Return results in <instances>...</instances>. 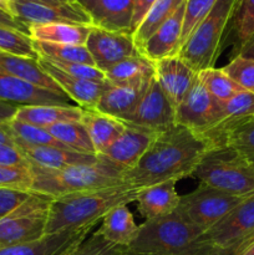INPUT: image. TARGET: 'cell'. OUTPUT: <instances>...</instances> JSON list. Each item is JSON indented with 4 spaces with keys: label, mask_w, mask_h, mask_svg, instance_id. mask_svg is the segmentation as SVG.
<instances>
[{
    "label": "cell",
    "mask_w": 254,
    "mask_h": 255,
    "mask_svg": "<svg viewBox=\"0 0 254 255\" xmlns=\"http://www.w3.org/2000/svg\"><path fill=\"white\" fill-rule=\"evenodd\" d=\"M211 149L203 136L174 125L157 133L138 163L125 172L124 182L137 191L171 179L178 182L193 176L199 162Z\"/></svg>",
    "instance_id": "cell-1"
},
{
    "label": "cell",
    "mask_w": 254,
    "mask_h": 255,
    "mask_svg": "<svg viewBox=\"0 0 254 255\" xmlns=\"http://www.w3.org/2000/svg\"><path fill=\"white\" fill-rule=\"evenodd\" d=\"M136 192L137 189L125 183L52 198L45 234L99 223L115 207L134 202Z\"/></svg>",
    "instance_id": "cell-2"
},
{
    "label": "cell",
    "mask_w": 254,
    "mask_h": 255,
    "mask_svg": "<svg viewBox=\"0 0 254 255\" xmlns=\"http://www.w3.org/2000/svg\"><path fill=\"white\" fill-rule=\"evenodd\" d=\"M32 174L31 192L51 198L125 184V169L101 156V161L62 169H50L30 164Z\"/></svg>",
    "instance_id": "cell-3"
},
{
    "label": "cell",
    "mask_w": 254,
    "mask_h": 255,
    "mask_svg": "<svg viewBox=\"0 0 254 255\" xmlns=\"http://www.w3.org/2000/svg\"><path fill=\"white\" fill-rule=\"evenodd\" d=\"M204 232L178 214L144 221L127 253L132 255H201L198 244Z\"/></svg>",
    "instance_id": "cell-4"
},
{
    "label": "cell",
    "mask_w": 254,
    "mask_h": 255,
    "mask_svg": "<svg viewBox=\"0 0 254 255\" xmlns=\"http://www.w3.org/2000/svg\"><path fill=\"white\" fill-rule=\"evenodd\" d=\"M241 0H218L182 45L178 56L196 72L214 67L227 35L232 31Z\"/></svg>",
    "instance_id": "cell-5"
},
{
    "label": "cell",
    "mask_w": 254,
    "mask_h": 255,
    "mask_svg": "<svg viewBox=\"0 0 254 255\" xmlns=\"http://www.w3.org/2000/svg\"><path fill=\"white\" fill-rule=\"evenodd\" d=\"M193 177L199 183L232 196H254V164L227 147L207 152Z\"/></svg>",
    "instance_id": "cell-6"
},
{
    "label": "cell",
    "mask_w": 254,
    "mask_h": 255,
    "mask_svg": "<svg viewBox=\"0 0 254 255\" xmlns=\"http://www.w3.org/2000/svg\"><path fill=\"white\" fill-rule=\"evenodd\" d=\"M247 198L199 183L198 188L181 197L176 213L183 221L206 232Z\"/></svg>",
    "instance_id": "cell-7"
},
{
    "label": "cell",
    "mask_w": 254,
    "mask_h": 255,
    "mask_svg": "<svg viewBox=\"0 0 254 255\" xmlns=\"http://www.w3.org/2000/svg\"><path fill=\"white\" fill-rule=\"evenodd\" d=\"M51 201V197L32 192L16 211L0 221V251L41 238Z\"/></svg>",
    "instance_id": "cell-8"
},
{
    "label": "cell",
    "mask_w": 254,
    "mask_h": 255,
    "mask_svg": "<svg viewBox=\"0 0 254 255\" xmlns=\"http://www.w3.org/2000/svg\"><path fill=\"white\" fill-rule=\"evenodd\" d=\"M85 46L89 50L95 66L104 72L138 52L131 32L110 31L95 26H91Z\"/></svg>",
    "instance_id": "cell-9"
},
{
    "label": "cell",
    "mask_w": 254,
    "mask_h": 255,
    "mask_svg": "<svg viewBox=\"0 0 254 255\" xmlns=\"http://www.w3.org/2000/svg\"><path fill=\"white\" fill-rule=\"evenodd\" d=\"M218 110L219 101L212 97L197 76L193 86L176 109V125L203 136L216 122Z\"/></svg>",
    "instance_id": "cell-10"
},
{
    "label": "cell",
    "mask_w": 254,
    "mask_h": 255,
    "mask_svg": "<svg viewBox=\"0 0 254 255\" xmlns=\"http://www.w3.org/2000/svg\"><path fill=\"white\" fill-rule=\"evenodd\" d=\"M125 122L157 133L176 125V109L163 94L154 76L137 109Z\"/></svg>",
    "instance_id": "cell-11"
},
{
    "label": "cell",
    "mask_w": 254,
    "mask_h": 255,
    "mask_svg": "<svg viewBox=\"0 0 254 255\" xmlns=\"http://www.w3.org/2000/svg\"><path fill=\"white\" fill-rule=\"evenodd\" d=\"M101 222L81 228L66 229L57 233L44 234L41 238L29 243L19 244L0 251V255H62L84 242L96 231Z\"/></svg>",
    "instance_id": "cell-12"
},
{
    "label": "cell",
    "mask_w": 254,
    "mask_h": 255,
    "mask_svg": "<svg viewBox=\"0 0 254 255\" xmlns=\"http://www.w3.org/2000/svg\"><path fill=\"white\" fill-rule=\"evenodd\" d=\"M154 80L174 109L178 107L197 80V72L178 55L154 62Z\"/></svg>",
    "instance_id": "cell-13"
},
{
    "label": "cell",
    "mask_w": 254,
    "mask_h": 255,
    "mask_svg": "<svg viewBox=\"0 0 254 255\" xmlns=\"http://www.w3.org/2000/svg\"><path fill=\"white\" fill-rule=\"evenodd\" d=\"M156 136L157 132L126 124L124 132L101 156L124 168L126 172L138 163Z\"/></svg>",
    "instance_id": "cell-14"
},
{
    "label": "cell",
    "mask_w": 254,
    "mask_h": 255,
    "mask_svg": "<svg viewBox=\"0 0 254 255\" xmlns=\"http://www.w3.org/2000/svg\"><path fill=\"white\" fill-rule=\"evenodd\" d=\"M0 101L15 106L62 105L72 106V101L64 95L55 94L17 77L0 72Z\"/></svg>",
    "instance_id": "cell-15"
},
{
    "label": "cell",
    "mask_w": 254,
    "mask_h": 255,
    "mask_svg": "<svg viewBox=\"0 0 254 255\" xmlns=\"http://www.w3.org/2000/svg\"><path fill=\"white\" fill-rule=\"evenodd\" d=\"M89 15L91 26L131 32L134 0H75ZM132 34V32H131Z\"/></svg>",
    "instance_id": "cell-16"
},
{
    "label": "cell",
    "mask_w": 254,
    "mask_h": 255,
    "mask_svg": "<svg viewBox=\"0 0 254 255\" xmlns=\"http://www.w3.org/2000/svg\"><path fill=\"white\" fill-rule=\"evenodd\" d=\"M37 62H39L40 67L59 85L65 95H67L69 99L82 110H94L100 97L102 96L104 91L110 85L107 81L95 82L65 74L42 57H39Z\"/></svg>",
    "instance_id": "cell-17"
},
{
    "label": "cell",
    "mask_w": 254,
    "mask_h": 255,
    "mask_svg": "<svg viewBox=\"0 0 254 255\" xmlns=\"http://www.w3.org/2000/svg\"><path fill=\"white\" fill-rule=\"evenodd\" d=\"M12 15L15 19L21 21L26 26L35 24H52V22L91 25L89 15L77 5L76 1L61 7L15 1Z\"/></svg>",
    "instance_id": "cell-18"
},
{
    "label": "cell",
    "mask_w": 254,
    "mask_h": 255,
    "mask_svg": "<svg viewBox=\"0 0 254 255\" xmlns=\"http://www.w3.org/2000/svg\"><path fill=\"white\" fill-rule=\"evenodd\" d=\"M149 81L151 79L133 84L109 85L95 110L125 122L141 102Z\"/></svg>",
    "instance_id": "cell-19"
},
{
    "label": "cell",
    "mask_w": 254,
    "mask_h": 255,
    "mask_svg": "<svg viewBox=\"0 0 254 255\" xmlns=\"http://www.w3.org/2000/svg\"><path fill=\"white\" fill-rule=\"evenodd\" d=\"M184 9L186 0L183 4L174 11V14L158 27L156 32L144 42L139 54L154 62L164 57L177 55L181 47L182 30H183Z\"/></svg>",
    "instance_id": "cell-20"
},
{
    "label": "cell",
    "mask_w": 254,
    "mask_h": 255,
    "mask_svg": "<svg viewBox=\"0 0 254 255\" xmlns=\"http://www.w3.org/2000/svg\"><path fill=\"white\" fill-rule=\"evenodd\" d=\"M176 183L177 181L171 179L136 192L134 202L137 203V209L146 221L162 218L176 212L181 199L176 191Z\"/></svg>",
    "instance_id": "cell-21"
},
{
    "label": "cell",
    "mask_w": 254,
    "mask_h": 255,
    "mask_svg": "<svg viewBox=\"0 0 254 255\" xmlns=\"http://www.w3.org/2000/svg\"><path fill=\"white\" fill-rule=\"evenodd\" d=\"M30 164L50 169H62L80 164H92L101 161L99 154L81 153L57 147H25L16 146Z\"/></svg>",
    "instance_id": "cell-22"
},
{
    "label": "cell",
    "mask_w": 254,
    "mask_h": 255,
    "mask_svg": "<svg viewBox=\"0 0 254 255\" xmlns=\"http://www.w3.org/2000/svg\"><path fill=\"white\" fill-rule=\"evenodd\" d=\"M139 226L134 222L133 214L128 209L127 204L112 208L102 218L97 232L109 243L115 246L128 248L138 234Z\"/></svg>",
    "instance_id": "cell-23"
},
{
    "label": "cell",
    "mask_w": 254,
    "mask_h": 255,
    "mask_svg": "<svg viewBox=\"0 0 254 255\" xmlns=\"http://www.w3.org/2000/svg\"><path fill=\"white\" fill-rule=\"evenodd\" d=\"M0 72L21 79L30 84L55 92V94L67 96L60 89L59 85L40 67L37 60L0 52Z\"/></svg>",
    "instance_id": "cell-24"
},
{
    "label": "cell",
    "mask_w": 254,
    "mask_h": 255,
    "mask_svg": "<svg viewBox=\"0 0 254 255\" xmlns=\"http://www.w3.org/2000/svg\"><path fill=\"white\" fill-rule=\"evenodd\" d=\"M81 124L86 128L96 154L101 156L112 142L124 132L126 124L121 120L99 112L97 110H84Z\"/></svg>",
    "instance_id": "cell-25"
},
{
    "label": "cell",
    "mask_w": 254,
    "mask_h": 255,
    "mask_svg": "<svg viewBox=\"0 0 254 255\" xmlns=\"http://www.w3.org/2000/svg\"><path fill=\"white\" fill-rule=\"evenodd\" d=\"M84 110L77 105H40V106H19L14 119L34 126L46 127L60 122H81Z\"/></svg>",
    "instance_id": "cell-26"
},
{
    "label": "cell",
    "mask_w": 254,
    "mask_h": 255,
    "mask_svg": "<svg viewBox=\"0 0 254 255\" xmlns=\"http://www.w3.org/2000/svg\"><path fill=\"white\" fill-rule=\"evenodd\" d=\"M91 31V25L52 24L29 25V35L35 41L52 42V44L85 45Z\"/></svg>",
    "instance_id": "cell-27"
},
{
    "label": "cell",
    "mask_w": 254,
    "mask_h": 255,
    "mask_svg": "<svg viewBox=\"0 0 254 255\" xmlns=\"http://www.w3.org/2000/svg\"><path fill=\"white\" fill-rule=\"evenodd\" d=\"M105 76L110 85H126L144 81L154 76V64L137 52L114 65L105 72Z\"/></svg>",
    "instance_id": "cell-28"
},
{
    "label": "cell",
    "mask_w": 254,
    "mask_h": 255,
    "mask_svg": "<svg viewBox=\"0 0 254 255\" xmlns=\"http://www.w3.org/2000/svg\"><path fill=\"white\" fill-rule=\"evenodd\" d=\"M184 2V0H157L151 7L144 19L133 32V40L137 50L142 49L144 42L158 30L164 21L174 14L177 9Z\"/></svg>",
    "instance_id": "cell-29"
},
{
    "label": "cell",
    "mask_w": 254,
    "mask_h": 255,
    "mask_svg": "<svg viewBox=\"0 0 254 255\" xmlns=\"http://www.w3.org/2000/svg\"><path fill=\"white\" fill-rule=\"evenodd\" d=\"M5 127L11 134L15 146L25 147H57V148H67L60 143L56 138L51 136L45 128L26 122L11 119L5 122ZM69 149V148H67Z\"/></svg>",
    "instance_id": "cell-30"
},
{
    "label": "cell",
    "mask_w": 254,
    "mask_h": 255,
    "mask_svg": "<svg viewBox=\"0 0 254 255\" xmlns=\"http://www.w3.org/2000/svg\"><path fill=\"white\" fill-rule=\"evenodd\" d=\"M45 129L71 151L96 154L91 138L81 122H60Z\"/></svg>",
    "instance_id": "cell-31"
},
{
    "label": "cell",
    "mask_w": 254,
    "mask_h": 255,
    "mask_svg": "<svg viewBox=\"0 0 254 255\" xmlns=\"http://www.w3.org/2000/svg\"><path fill=\"white\" fill-rule=\"evenodd\" d=\"M32 44H34V49L39 57L55 60V61L94 65V60L85 45L52 44V42L35 41V40H32Z\"/></svg>",
    "instance_id": "cell-32"
},
{
    "label": "cell",
    "mask_w": 254,
    "mask_h": 255,
    "mask_svg": "<svg viewBox=\"0 0 254 255\" xmlns=\"http://www.w3.org/2000/svg\"><path fill=\"white\" fill-rule=\"evenodd\" d=\"M197 76L212 97L221 102L227 101L239 92L244 91L222 69L209 67L197 72Z\"/></svg>",
    "instance_id": "cell-33"
},
{
    "label": "cell",
    "mask_w": 254,
    "mask_h": 255,
    "mask_svg": "<svg viewBox=\"0 0 254 255\" xmlns=\"http://www.w3.org/2000/svg\"><path fill=\"white\" fill-rule=\"evenodd\" d=\"M222 147H227L254 164V117L234 126L227 132Z\"/></svg>",
    "instance_id": "cell-34"
},
{
    "label": "cell",
    "mask_w": 254,
    "mask_h": 255,
    "mask_svg": "<svg viewBox=\"0 0 254 255\" xmlns=\"http://www.w3.org/2000/svg\"><path fill=\"white\" fill-rule=\"evenodd\" d=\"M0 52L27 59H39L29 35L4 26H0Z\"/></svg>",
    "instance_id": "cell-35"
},
{
    "label": "cell",
    "mask_w": 254,
    "mask_h": 255,
    "mask_svg": "<svg viewBox=\"0 0 254 255\" xmlns=\"http://www.w3.org/2000/svg\"><path fill=\"white\" fill-rule=\"evenodd\" d=\"M126 252L127 248L109 243L96 229L79 246L62 255H125Z\"/></svg>",
    "instance_id": "cell-36"
},
{
    "label": "cell",
    "mask_w": 254,
    "mask_h": 255,
    "mask_svg": "<svg viewBox=\"0 0 254 255\" xmlns=\"http://www.w3.org/2000/svg\"><path fill=\"white\" fill-rule=\"evenodd\" d=\"M236 50L254 34V0H241L232 24Z\"/></svg>",
    "instance_id": "cell-37"
},
{
    "label": "cell",
    "mask_w": 254,
    "mask_h": 255,
    "mask_svg": "<svg viewBox=\"0 0 254 255\" xmlns=\"http://www.w3.org/2000/svg\"><path fill=\"white\" fill-rule=\"evenodd\" d=\"M222 70L244 91L254 95V60L237 55Z\"/></svg>",
    "instance_id": "cell-38"
},
{
    "label": "cell",
    "mask_w": 254,
    "mask_h": 255,
    "mask_svg": "<svg viewBox=\"0 0 254 255\" xmlns=\"http://www.w3.org/2000/svg\"><path fill=\"white\" fill-rule=\"evenodd\" d=\"M218 0H186V9H184L183 30H182L181 47L187 41L191 32L197 27V25L207 16L212 7ZM179 47V49H181Z\"/></svg>",
    "instance_id": "cell-39"
},
{
    "label": "cell",
    "mask_w": 254,
    "mask_h": 255,
    "mask_svg": "<svg viewBox=\"0 0 254 255\" xmlns=\"http://www.w3.org/2000/svg\"><path fill=\"white\" fill-rule=\"evenodd\" d=\"M32 174L29 167H11L0 164V188L21 189L31 192Z\"/></svg>",
    "instance_id": "cell-40"
},
{
    "label": "cell",
    "mask_w": 254,
    "mask_h": 255,
    "mask_svg": "<svg viewBox=\"0 0 254 255\" xmlns=\"http://www.w3.org/2000/svg\"><path fill=\"white\" fill-rule=\"evenodd\" d=\"M44 59V57H42ZM47 60V59H45ZM51 62L54 66L61 70L62 72L67 75H71L74 77H79V79L90 80V81L95 82H106V76L105 72L97 69L94 65H86V64H79V62H66V61H55V60H47Z\"/></svg>",
    "instance_id": "cell-41"
},
{
    "label": "cell",
    "mask_w": 254,
    "mask_h": 255,
    "mask_svg": "<svg viewBox=\"0 0 254 255\" xmlns=\"http://www.w3.org/2000/svg\"><path fill=\"white\" fill-rule=\"evenodd\" d=\"M32 192L21 191V189L0 188V221L16 211Z\"/></svg>",
    "instance_id": "cell-42"
},
{
    "label": "cell",
    "mask_w": 254,
    "mask_h": 255,
    "mask_svg": "<svg viewBox=\"0 0 254 255\" xmlns=\"http://www.w3.org/2000/svg\"><path fill=\"white\" fill-rule=\"evenodd\" d=\"M0 164L11 167H29L30 163L14 144L0 143Z\"/></svg>",
    "instance_id": "cell-43"
},
{
    "label": "cell",
    "mask_w": 254,
    "mask_h": 255,
    "mask_svg": "<svg viewBox=\"0 0 254 255\" xmlns=\"http://www.w3.org/2000/svg\"><path fill=\"white\" fill-rule=\"evenodd\" d=\"M157 0H134L133 2V14H132V21H131V32L133 35V32L136 31L137 27L139 26V24L142 22V20L144 19V16L147 15V12L151 10V7L153 6V4Z\"/></svg>",
    "instance_id": "cell-44"
},
{
    "label": "cell",
    "mask_w": 254,
    "mask_h": 255,
    "mask_svg": "<svg viewBox=\"0 0 254 255\" xmlns=\"http://www.w3.org/2000/svg\"><path fill=\"white\" fill-rule=\"evenodd\" d=\"M0 26L19 30V31L25 32V34L29 35V26L22 24L21 21H19V20L15 19L14 16H11V15L7 14V12H5L4 10L1 9H0Z\"/></svg>",
    "instance_id": "cell-45"
},
{
    "label": "cell",
    "mask_w": 254,
    "mask_h": 255,
    "mask_svg": "<svg viewBox=\"0 0 254 255\" xmlns=\"http://www.w3.org/2000/svg\"><path fill=\"white\" fill-rule=\"evenodd\" d=\"M17 107L19 106H15V105L0 101V124H5V122H7L9 120L14 119Z\"/></svg>",
    "instance_id": "cell-46"
},
{
    "label": "cell",
    "mask_w": 254,
    "mask_h": 255,
    "mask_svg": "<svg viewBox=\"0 0 254 255\" xmlns=\"http://www.w3.org/2000/svg\"><path fill=\"white\" fill-rule=\"evenodd\" d=\"M237 55L247 57V59L254 60V34L242 46H239L236 50V56Z\"/></svg>",
    "instance_id": "cell-47"
},
{
    "label": "cell",
    "mask_w": 254,
    "mask_h": 255,
    "mask_svg": "<svg viewBox=\"0 0 254 255\" xmlns=\"http://www.w3.org/2000/svg\"><path fill=\"white\" fill-rule=\"evenodd\" d=\"M14 1H17V2H32V4L46 5V6L61 7V6H67V5L74 4L75 0H14Z\"/></svg>",
    "instance_id": "cell-48"
},
{
    "label": "cell",
    "mask_w": 254,
    "mask_h": 255,
    "mask_svg": "<svg viewBox=\"0 0 254 255\" xmlns=\"http://www.w3.org/2000/svg\"><path fill=\"white\" fill-rule=\"evenodd\" d=\"M253 243H254V229L246 237V238L243 239V241H242V243L239 244L238 248H237L236 252H234V255H241L249 246H252Z\"/></svg>",
    "instance_id": "cell-49"
},
{
    "label": "cell",
    "mask_w": 254,
    "mask_h": 255,
    "mask_svg": "<svg viewBox=\"0 0 254 255\" xmlns=\"http://www.w3.org/2000/svg\"><path fill=\"white\" fill-rule=\"evenodd\" d=\"M0 143L1 144H14L15 146L14 139H12L11 134L9 133V131H7L4 124H0Z\"/></svg>",
    "instance_id": "cell-50"
},
{
    "label": "cell",
    "mask_w": 254,
    "mask_h": 255,
    "mask_svg": "<svg viewBox=\"0 0 254 255\" xmlns=\"http://www.w3.org/2000/svg\"><path fill=\"white\" fill-rule=\"evenodd\" d=\"M14 0H0V9L4 10L5 12L10 14L11 16L12 15V9H14Z\"/></svg>",
    "instance_id": "cell-51"
},
{
    "label": "cell",
    "mask_w": 254,
    "mask_h": 255,
    "mask_svg": "<svg viewBox=\"0 0 254 255\" xmlns=\"http://www.w3.org/2000/svg\"><path fill=\"white\" fill-rule=\"evenodd\" d=\"M241 255H254V243L252 246H249Z\"/></svg>",
    "instance_id": "cell-52"
},
{
    "label": "cell",
    "mask_w": 254,
    "mask_h": 255,
    "mask_svg": "<svg viewBox=\"0 0 254 255\" xmlns=\"http://www.w3.org/2000/svg\"><path fill=\"white\" fill-rule=\"evenodd\" d=\"M125 255H132V254H128V253H127V252H126V254H125Z\"/></svg>",
    "instance_id": "cell-53"
}]
</instances>
